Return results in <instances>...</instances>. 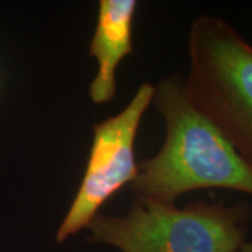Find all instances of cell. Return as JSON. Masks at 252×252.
Instances as JSON below:
<instances>
[{
	"label": "cell",
	"instance_id": "obj_1",
	"mask_svg": "<svg viewBox=\"0 0 252 252\" xmlns=\"http://www.w3.org/2000/svg\"><path fill=\"white\" fill-rule=\"evenodd\" d=\"M164 118L161 150L142 162L132 188L137 198L171 205L182 193L227 189L252 198V167L190 99L185 80L172 76L154 87Z\"/></svg>",
	"mask_w": 252,
	"mask_h": 252
},
{
	"label": "cell",
	"instance_id": "obj_2",
	"mask_svg": "<svg viewBox=\"0 0 252 252\" xmlns=\"http://www.w3.org/2000/svg\"><path fill=\"white\" fill-rule=\"evenodd\" d=\"M252 210L245 202H195L177 207L136 198L125 216L97 215L90 240L121 252H237Z\"/></svg>",
	"mask_w": 252,
	"mask_h": 252
},
{
	"label": "cell",
	"instance_id": "obj_3",
	"mask_svg": "<svg viewBox=\"0 0 252 252\" xmlns=\"http://www.w3.org/2000/svg\"><path fill=\"white\" fill-rule=\"evenodd\" d=\"M190 99L252 167V45L230 23L203 14L188 34Z\"/></svg>",
	"mask_w": 252,
	"mask_h": 252
},
{
	"label": "cell",
	"instance_id": "obj_4",
	"mask_svg": "<svg viewBox=\"0 0 252 252\" xmlns=\"http://www.w3.org/2000/svg\"><path fill=\"white\" fill-rule=\"evenodd\" d=\"M154 86L143 83L119 114L93 127V143L84 177L56 233L61 244L87 228L111 196L132 184L139 172L135 142L144 112L153 102Z\"/></svg>",
	"mask_w": 252,
	"mask_h": 252
},
{
	"label": "cell",
	"instance_id": "obj_5",
	"mask_svg": "<svg viewBox=\"0 0 252 252\" xmlns=\"http://www.w3.org/2000/svg\"><path fill=\"white\" fill-rule=\"evenodd\" d=\"M137 1L101 0L95 31L90 42V55L98 69L90 84L91 101L107 104L117 95V70L119 63L133 52L132 30Z\"/></svg>",
	"mask_w": 252,
	"mask_h": 252
},
{
	"label": "cell",
	"instance_id": "obj_6",
	"mask_svg": "<svg viewBox=\"0 0 252 252\" xmlns=\"http://www.w3.org/2000/svg\"><path fill=\"white\" fill-rule=\"evenodd\" d=\"M237 252H252V240L245 241V243L243 244V247H241Z\"/></svg>",
	"mask_w": 252,
	"mask_h": 252
}]
</instances>
